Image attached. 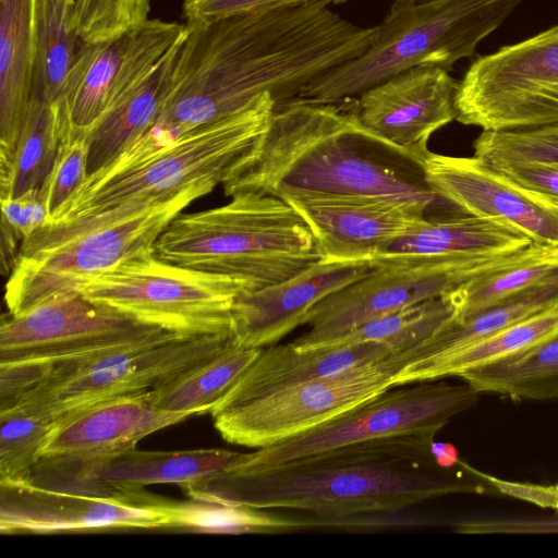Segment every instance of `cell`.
<instances>
[{
  "instance_id": "cell-1",
  "label": "cell",
  "mask_w": 558,
  "mask_h": 558,
  "mask_svg": "<svg viewBox=\"0 0 558 558\" xmlns=\"http://www.w3.org/2000/svg\"><path fill=\"white\" fill-rule=\"evenodd\" d=\"M322 2L186 22L171 88L154 128L134 146L151 149L231 116L265 93L276 107L362 54L378 26L356 25Z\"/></svg>"
},
{
  "instance_id": "cell-2",
  "label": "cell",
  "mask_w": 558,
  "mask_h": 558,
  "mask_svg": "<svg viewBox=\"0 0 558 558\" xmlns=\"http://www.w3.org/2000/svg\"><path fill=\"white\" fill-rule=\"evenodd\" d=\"M433 441L404 435L355 442L264 470L230 468L181 488L195 499L307 512L318 517L320 527L482 492L481 484L436 463Z\"/></svg>"
},
{
  "instance_id": "cell-3",
  "label": "cell",
  "mask_w": 558,
  "mask_h": 558,
  "mask_svg": "<svg viewBox=\"0 0 558 558\" xmlns=\"http://www.w3.org/2000/svg\"><path fill=\"white\" fill-rule=\"evenodd\" d=\"M352 100H293L276 107L256 158L222 185L225 194H372L428 210L447 202L428 184L424 158L365 128Z\"/></svg>"
},
{
  "instance_id": "cell-4",
  "label": "cell",
  "mask_w": 558,
  "mask_h": 558,
  "mask_svg": "<svg viewBox=\"0 0 558 558\" xmlns=\"http://www.w3.org/2000/svg\"><path fill=\"white\" fill-rule=\"evenodd\" d=\"M217 185L199 182L170 196L135 198L107 211L49 223L22 240L9 274L10 316L82 294L94 279L123 260L154 251L166 227Z\"/></svg>"
},
{
  "instance_id": "cell-5",
  "label": "cell",
  "mask_w": 558,
  "mask_h": 558,
  "mask_svg": "<svg viewBox=\"0 0 558 558\" xmlns=\"http://www.w3.org/2000/svg\"><path fill=\"white\" fill-rule=\"evenodd\" d=\"M276 100L265 93L240 111L151 149H130L88 175L51 223L100 214L135 198L170 196L199 182L223 185L257 156Z\"/></svg>"
},
{
  "instance_id": "cell-6",
  "label": "cell",
  "mask_w": 558,
  "mask_h": 558,
  "mask_svg": "<svg viewBox=\"0 0 558 558\" xmlns=\"http://www.w3.org/2000/svg\"><path fill=\"white\" fill-rule=\"evenodd\" d=\"M225 205L180 214L154 245L169 263L244 278L255 289L280 283L323 259L300 214L280 197L255 191Z\"/></svg>"
},
{
  "instance_id": "cell-7",
  "label": "cell",
  "mask_w": 558,
  "mask_h": 558,
  "mask_svg": "<svg viewBox=\"0 0 558 558\" xmlns=\"http://www.w3.org/2000/svg\"><path fill=\"white\" fill-rule=\"evenodd\" d=\"M526 0H434L392 3L377 36L359 57L313 81L295 100L348 101L390 76L417 65L448 71L472 57Z\"/></svg>"
},
{
  "instance_id": "cell-8",
  "label": "cell",
  "mask_w": 558,
  "mask_h": 558,
  "mask_svg": "<svg viewBox=\"0 0 558 558\" xmlns=\"http://www.w3.org/2000/svg\"><path fill=\"white\" fill-rule=\"evenodd\" d=\"M246 279L172 264L149 251L107 270L82 291L96 304L184 336L231 332Z\"/></svg>"
},
{
  "instance_id": "cell-9",
  "label": "cell",
  "mask_w": 558,
  "mask_h": 558,
  "mask_svg": "<svg viewBox=\"0 0 558 558\" xmlns=\"http://www.w3.org/2000/svg\"><path fill=\"white\" fill-rule=\"evenodd\" d=\"M410 350L322 376L210 412L222 439L248 448H265L328 422L396 387L410 362Z\"/></svg>"
},
{
  "instance_id": "cell-10",
  "label": "cell",
  "mask_w": 558,
  "mask_h": 558,
  "mask_svg": "<svg viewBox=\"0 0 558 558\" xmlns=\"http://www.w3.org/2000/svg\"><path fill=\"white\" fill-rule=\"evenodd\" d=\"M454 108L457 121L483 131L558 123V24L474 59Z\"/></svg>"
},
{
  "instance_id": "cell-11",
  "label": "cell",
  "mask_w": 558,
  "mask_h": 558,
  "mask_svg": "<svg viewBox=\"0 0 558 558\" xmlns=\"http://www.w3.org/2000/svg\"><path fill=\"white\" fill-rule=\"evenodd\" d=\"M547 246L472 258L378 268L320 301L310 314L308 329L292 341L299 350L331 345L374 318L439 298L475 279L535 258Z\"/></svg>"
},
{
  "instance_id": "cell-12",
  "label": "cell",
  "mask_w": 558,
  "mask_h": 558,
  "mask_svg": "<svg viewBox=\"0 0 558 558\" xmlns=\"http://www.w3.org/2000/svg\"><path fill=\"white\" fill-rule=\"evenodd\" d=\"M385 392L292 438L248 453L233 468L255 471L331 449L404 435H435L456 415L469 410L480 392L464 381L428 380Z\"/></svg>"
},
{
  "instance_id": "cell-13",
  "label": "cell",
  "mask_w": 558,
  "mask_h": 558,
  "mask_svg": "<svg viewBox=\"0 0 558 558\" xmlns=\"http://www.w3.org/2000/svg\"><path fill=\"white\" fill-rule=\"evenodd\" d=\"M232 342L231 332L181 335L124 351L53 364L45 384L22 402L33 403L60 418L99 400L153 390L211 359Z\"/></svg>"
},
{
  "instance_id": "cell-14",
  "label": "cell",
  "mask_w": 558,
  "mask_h": 558,
  "mask_svg": "<svg viewBox=\"0 0 558 558\" xmlns=\"http://www.w3.org/2000/svg\"><path fill=\"white\" fill-rule=\"evenodd\" d=\"M180 333L142 323L82 294L2 317L0 364L92 357L170 339ZM184 336V335H183Z\"/></svg>"
},
{
  "instance_id": "cell-15",
  "label": "cell",
  "mask_w": 558,
  "mask_h": 558,
  "mask_svg": "<svg viewBox=\"0 0 558 558\" xmlns=\"http://www.w3.org/2000/svg\"><path fill=\"white\" fill-rule=\"evenodd\" d=\"M185 34V25L148 19L118 37L82 43L54 104L62 124L90 129Z\"/></svg>"
},
{
  "instance_id": "cell-16",
  "label": "cell",
  "mask_w": 558,
  "mask_h": 558,
  "mask_svg": "<svg viewBox=\"0 0 558 558\" xmlns=\"http://www.w3.org/2000/svg\"><path fill=\"white\" fill-rule=\"evenodd\" d=\"M155 496L141 489L96 493L0 481V532L57 533L112 529H168Z\"/></svg>"
},
{
  "instance_id": "cell-17",
  "label": "cell",
  "mask_w": 558,
  "mask_h": 558,
  "mask_svg": "<svg viewBox=\"0 0 558 558\" xmlns=\"http://www.w3.org/2000/svg\"><path fill=\"white\" fill-rule=\"evenodd\" d=\"M187 417L157 409L149 390L89 403L59 418L31 480L40 481L97 464Z\"/></svg>"
},
{
  "instance_id": "cell-18",
  "label": "cell",
  "mask_w": 558,
  "mask_h": 558,
  "mask_svg": "<svg viewBox=\"0 0 558 558\" xmlns=\"http://www.w3.org/2000/svg\"><path fill=\"white\" fill-rule=\"evenodd\" d=\"M311 228L326 262L371 260L426 216L422 204L372 194L282 197Z\"/></svg>"
},
{
  "instance_id": "cell-19",
  "label": "cell",
  "mask_w": 558,
  "mask_h": 558,
  "mask_svg": "<svg viewBox=\"0 0 558 558\" xmlns=\"http://www.w3.org/2000/svg\"><path fill=\"white\" fill-rule=\"evenodd\" d=\"M423 166L430 187L451 205L508 225L533 243L558 246V203L518 185L475 156L429 151Z\"/></svg>"
},
{
  "instance_id": "cell-20",
  "label": "cell",
  "mask_w": 558,
  "mask_h": 558,
  "mask_svg": "<svg viewBox=\"0 0 558 558\" xmlns=\"http://www.w3.org/2000/svg\"><path fill=\"white\" fill-rule=\"evenodd\" d=\"M457 86L448 70L417 65L364 90L354 107L369 131L425 158L430 135L456 120Z\"/></svg>"
},
{
  "instance_id": "cell-21",
  "label": "cell",
  "mask_w": 558,
  "mask_h": 558,
  "mask_svg": "<svg viewBox=\"0 0 558 558\" xmlns=\"http://www.w3.org/2000/svg\"><path fill=\"white\" fill-rule=\"evenodd\" d=\"M375 269L369 260H319L280 283L243 293L232 311L233 343L253 349L276 344L306 324L320 301Z\"/></svg>"
},
{
  "instance_id": "cell-22",
  "label": "cell",
  "mask_w": 558,
  "mask_h": 558,
  "mask_svg": "<svg viewBox=\"0 0 558 558\" xmlns=\"http://www.w3.org/2000/svg\"><path fill=\"white\" fill-rule=\"evenodd\" d=\"M247 456L219 448L142 451L133 447L97 464L36 484L96 493L141 489L146 485L165 483L182 487L233 468Z\"/></svg>"
},
{
  "instance_id": "cell-23",
  "label": "cell",
  "mask_w": 558,
  "mask_h": 558,
  "mask_svg": "<svg viewBox=\"0 0 558 558\" xmlns=\"http://www.w3.org/2000/svg\"><path fill=\"white\" fill-rule=\"evenodd\" d=\"M533 241L493 219L468 215L424 218L369 262L378 268L517 252Z\"/></svg>"
},
{
  "instance_id": "cell-24",
  "label": "cell",
  "mask_w": 558,
  "mask_h": 558,
  "mask_svg": "<svg viewBox=\"0 0 558 558\" xmlns=\"http://www.w3.org/2000/svg\"><path fill=\"white\" fill-rule=\"evenodd\" d=\"M391 352L399 351L380 342H355L307 350L295 349L291 342L272 344L262 349L218 404L254 399L380 359Z\"/></svg>"
},
{
  "instance_id": "cell-25",
  "label": "cell",
  "mask_w": 558,
  "mask_h": 558,
  "mask_svg": "<svg viewBox=\"0 0 558 558\" xmlns=\"http://www.w3.org/2000/svg\"><path fill=\"white\" fill-rule=\"evenodd\" d=\"M183 38L87 130L89 174L114 161L154 128L170 93Z\"/></svg>"
},
{
  "instance_id": "cell-26",
  "label": "cell",
  "mask_w": 558,
  "mask_h": 558,
  "mask_svg": "<svg viewBox=\"0 0 558 558\" xmlns=\"http://www.w3.org/2000/svg\"><path fill=\"white\" fill-rule=\"evenodd\" d=\"M37 0H0V160L10 161L32 98Z\"/></svg>"
},
{
  "instance_id": "cell-27",
  "label": "cell",
  "mask_w": 558,
  "mask_h": 558,
  "mask_svg": "<svg viewBox=\"0 0 558 558\" xmlns=\"http://www.w3.org/2000/svg\"><path fill=\"white\" fill-rule=\"evenodd\" d=\"M557 303L558 275L476 313L452 314L433 335L411 349L409 363L459 351Z\"/></svg>"
},
{
  "instance_id": "cell-28",
  "label": "cell",
  "mask_w": 558,
  "mask_h": 558,
  "mask_svg": "<svg viewBox=\"0 0 558 558\" xmlns=\"http://www.w3.org/2000/svg\"><path fill=\"white\" fill-rule=\"evenodd\" d=\"M558 333V303L453 353L407 364L396 386L439 380L535 345Z\"/></svg>"
},
{
  "instance_id": "cell-29",
  "label": "cell",
  "mask_w": 558,
  "mask_h": 558,
  "mask_svg": "<svg viewBox=\"0 0 558 558\" xmlns=\"http://www.w3.org/2000/svg\"><path fill=\"white\" fill-rule=\"evenodd\" d=\"M262 349L233 342L211 359L149 390L155 407L187 416L210 413L241 379Z\"/></svg>"
},
{
  "instance_id": "cell-30",
  "label": "cell",
  "mask_w": 558,
  "mask_h": 558,
  "mask_svg": "<svg viewBox=\"0 0 558 558\" xmlns=\"http://www.w3.org/2000/svg\"><path fill=\"white\" fill-rule=\"evenodd\" d=\"M458 377L481 392L517 399H558V333Z\"/></svg>"
},
{
  "instance_id": "cell-31",
  "label": "cell",
  "mask_w": 558,
  "mask_h": 558,
  "mask_svg": "<svg viewBox=\"0 0 558 558\" xmlns=\"http://www.w3.org/2000/svg\"><path fill=\"white\" fill-rule=\"evenodd\" d=\"M64 128L54 104L31 99L13 156L0 162V197L41 187L49 177Z\"/></svg>"
},
{
  "instance_id": "cell-32",
  "label": "cell",
  "mask_w": 558,
  "mask_h": 558,
  "mask_svg": "<svg viewBox=\"0 0 558 558\" xmlns=\"http://www.w3.org/2000/svg\"><path fill=\"white\" fill-rule=\"evenodd\" d=\"M82 45L72 0H37L32 98L56 104Z\"/></svg>"
},
{
  "instance_id": "cell-33",
  "label": "cell",
  "mask_w": 558,
  "mask_h": 558,
  "mask_svg": "<svg viewBox=\"0 0 558 558\" xmlns=\"http://www.w3.org/2000/svg\"><path fill=\"white\" fill-rule=\"evenodd\" d=\"M156 505L169 518L168 529L199 533H276L300 530L299 519H289L233 504L190 498L169 500L156 497Z\"/></svg>"
},
{
  "instance_id": "cell-34",
  "label": "cell",
  "mask_w": 558,
  "mask_h": 558,
  "mask_svg": "<svg viewBox=\"0 0 558 558\" xmlns=\"http://www.w3.org/2000/svg\"><path fill=\"white\" fill-rule=\"evenodd\" d=\"M58 421L29 402L0 411V481L31 480Z\"/></svg>"
},
{
  "instance_id": "cell-35",
  "label": "cell",
  "mask_w": 558,
  "mask_h": 558,
  "mask_svg": "<svg viewBox=\"0 0 558 558\" xmlns=\"http://www.w3.org/2000/svg\"><path fill=\"white\" fill-rule=\"evenodd\" d=\"M453 314L446 295L400 308L360 325L331 345L380 342L395 351H405L433 335Z\"/></svg>"
},
{
  "instance_id": "cell-36",
  "label": "cell",
  "mask_w": 558,
  "mask_h": 558,
  "mask_svg": "<svg viewBox=\"0 0 558 558\" xmlns=\"http://www.w3.org/2000/svg\"><path fill=\"white\" fill-rule=\"evenodd\" d=\"M557 275L558 246H553L535 258L475 279L446 296L453 307V316H465L546 282Z\"/></svg>"
},
{
  "instance_id": "cell-37",
  "label": "cell",
  "mask_w": 558,
  "mask_h": 558,
  "mask_svg": "<svg viewBox=\"0 0 558 558\" xmlns=\"http://www.w3.org/2000/svg\"><path fill=\"white\" fill-rule=\"evenodd\" d=\"M474 156L488 165L505 162L558 166V123L507 131H482Z\"/></svg>"
},
{
  "instance_id": "cell-38",
  "label": "cell",
  "mask_w": 558,
  "mask_h": 558,
  "mask_svg": "<svg viewBox=\"0 0 558 558\" xmlns=\"http://www.w3.org/2000/svg\"><path fill=\"white\" fill-rule=\"evenodd\" d=\"M82 43L105 41L148 20L149 0H72Z\"/></svg>"
},
{
  "instance_id": "cell-39",
  "label": "cell",
  "mask_w": 558,
  "mask_h": 558,
  "mask_svg": "<svg viewBox=\"0 0 558 558\" xmlns=\"http://www.w3.org/2000/svg\"><path fill=\"white\" fill-rule=\"evenodd\" d=\"M87 130L65 128L53 168L43 185L47 195L50 223L88 178Z\"/></svg>"
},
{
  "instance_id": "cell-40",
  "label": "cell",
  "mask_w": 558,
  "mask_h": 558,
  "mask_svg": "<svg viewBox=\"0 0 558 558\" xmlns=\"http://www.w3.org/2000/svg\"><path fill=\"white\" fill-rule=\"evenodd\" d=\"M349 0H184L186 22L221 19L246 12H264L312 2L341 4Z\"/></svg>"
},
{
  "instance_id": "cell-41",
  "label": "cell",
  "mask_w": 558,
  "mask_h": 558,
  "mask_svg": "<svg viewBox=\"0 0 558 558\" xmlns=\"http://www.w3.org/2000/svg\"><path fill=\"white\" fill-rule=\"evenodd\" d=\"M53 368L48 362L0 364V411L28 398L45 384Z\"/></svg>"
},
{
  "instance_id": "cell-42",
  "label": "cell",
  "mask_w": 558,
  "mask_h": 558,
  "mask_svg": "<svg viewBox=\"0 0 558 558\" xmlns=\"http://www.w3.org/2000/svg\"><path fill=\"white\" fill-rule=\"evenodd\" d=\"M1 209L2 219L16 231L22 240L50 223L44 186L29 190L16 197L1 199Z\"/></svg>"
},
{
  "instance_id": "cell-43",
  "label": "cell",
  "mask_w": 558,
  "mask_h": 558,
  "mask_svg": "<svg viewBox=\"0 0 558 558\" xmlns=\"http://www.w3.org/2000/svg\"><path fill=\"white\" fill-rule=\"evenodd\" d=\"M489 166L518 185L558 203V166L523 162Z\"/></svg>"
},
{
  "instance_id": "cell-44",
  "label": "cell",
  "mask_w": 558,
  "mask_h": 558,
  "mask_svg": "<svg viewBox=\"0 0 558 558\" xmlns=\"http://www.w3.org/2000/svg\"><path fill=\"white\" fill-rule=\"evenodd\" d=\"M468 469L478 477L486 480L504 495L529 501L542 508H549L558 511V485H538L533 483H521L500 480L490 475L477 472L470 466Z\"/></svg>"
},
{
  "instance_id": "cell-45",
  "label": "cell",
  "mask_w": 558,
  "mask_h": 558,
  "mask_svg": "<svg viewBox=\"0 0 558 558\" xmlns=\"http://www.w3.org/2000/svg\"><path fill=\"white\" fill-rule=\"evenodd\" d=\"M21 236L3 219H1V272L3 276L10 274L20 252L17 242Z\"/></svg>"
},
{
  "instance_id": "cell-46",
  "label": "cell",
  "mask_w": 558,
  "mask_h": 558,
  "mask_svg": "<svg viewBox=\"0 0 558 558\" xmlns=\"http://www.w3.org/2000/svg\"><path fill=\"white\" fill-rule=\"evenodd\" d=\"M430 450L436 463L441 468L451 469L460 464L459 451L452 444L434 440Z\"/></svg>"
},
{
  "instance_id": "cell-47",
  "label": "cell",
  "mask_w": 558,
  "mask_h": 558,
  "mask_svg": "<svg viewBox=\"0 0 558 558\" xmlns=\"http://www.w3.org/2000/svg\"><path fill=\"white\" fill-rule=\"evenodd\" d=\"M434 0H395L393 3L396 4H415V3H424L429 2Z\"/></svg>"
}]
</instances>
